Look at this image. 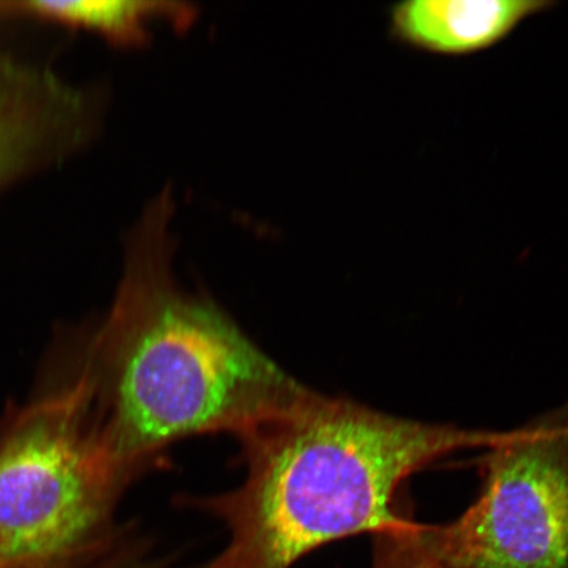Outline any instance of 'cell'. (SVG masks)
<instances>
[{
    "label": "cell",
    "mask_w": 568,
    "mask_h": 568,
    "mask_svg": "<svg viewBox=\"0 0 568 568\" xmlns=\"http://www.w3.org/2000/svg\"><path fill=\"white\" fill-rule=\"evenodd\" d=\"M174 210L165 189L142 212L115 302L61 379L80 388L105 452L131 479L180 439L237 436L311 393L209 296L178 283Z\"/></svg>",
    "instance_id": "6da1fadb"
},
{
    "label": "cell",
    "mask_w": 568,
    "mask_h": 568,
    "mask_svg": "<svg viewBox=\"0 0 568 568\" xmlns=\"http://www.w3.org/2000/svg\"><path fill=\"white\" fill-rule=\"evenodd\" d=\"M496 436L311 390L236 436L246 467L239 487L181 506L225 528L229 539L209 568H293L325 545L393 527L403 517L395 496L409 475Z\"/></svg>",
    "instance_id": "7a4b0ae2"
},
{
    "label": "cell",
    "mask_w": 568,
    "mask_h": 568,
    "mask_svg": "<svg viewBox=\"0 0 568 568\" xmlns=\"http://www.w3.org/2000/svg\"><path fill=\"white\" fill-rule=\"evenodd\" d=\"M132 479L105 452L73 383L0 422V568L75 565L109 544Z\"/></svg>",
    "instance_id": "3957f363"
},
{
    "label": "cell",
    "mask_w": 568,
    "mask_h": 568,
    "mask_svg": "<svg viewBox=\"0 0 568 568\" xmlns=\"http://www.w3.org/2000/svg\"><path fill=\"white\" fill-rule=\"evenodd\" d=\"M488 447L473 506L418 524L426 548L447 568H568V404Z\"/></svg>",
    "instance_id": "277c9868"
},
{
    "label": "cell",
    "mask_w": 568,
    "mask_h": 568,
    "mask_svg": "<svg viewBox=\"0 0 568 568\" xmlns=\"http://www.w3.org/2000/svg\"><path fill=\"white\" fill-rule=\"evenodd\" d=\"M552 6L550 0H409L390 9L389 32L418 51L467 55L496 45Z\"/></svg>",
    "instance_id": "5b68a950"
},
{
    "label": "cell",
    "mask_w": 568,
    "mask_h": 568,
    "mask_svg": "<svg viewBox=\"0 0 568 568\" xmlns=\"http://www.w3.org/2000/svg\"><path fill=\"white\" fill-rule=\"evenodd\" d=\"M27 9L67 23L90 28L113 44L145 47L155 21H165L174 30L187 31L197 18L194 4L146 2V0H104V2H30Z\"/></svg>",
    "instance_id": "8992f818"
},
{
    "label": "cell",
    "mask_w": 568,
    "mask_h": 568,
    "mask_svg": "<svg viewBox=\"0 0 568 568\" xmlns=\"http://www.w3.org/2000/svg\"><path fill=\"white\" fill-rule=\"evenodd\" d=\"M373 537L372 568H447L426 548L418 524L406 517Z\"/></svg>",
    "instance_id": "52a82bcc"
},
{
    "label": "cell",
    "mask_w": 568,
    "mask_h": 568,
    "mask_svg": "<svg viewBox=\"0 0 568 568\" xmlns=\"http://www.w3.org/2000/svg\"><path fill=\"white\" fill-rule=\"evenodd\" d=\"M30 116L21 97L11 87L0 84V173L9 168L24 146L27 138H30Z\"/></svg>",
    "instance_id": "ba28073f"
},
{
    "label": "cell",
    "mask_w": 568,
    "mask_h": 568,
    "mask_svg": "<svg viewBox=\"0 0 568 568\" xmlns=\"http://www.w3.org/2000/svg\"><path fill=\"white\" fill-rule=\"evenodd\" d=\"M78 568H160L152 560L124 551L102 554L95 558L84 560Z\"/></svg>",
    "instance_id": "9c48e42d"
}]
</instances>
